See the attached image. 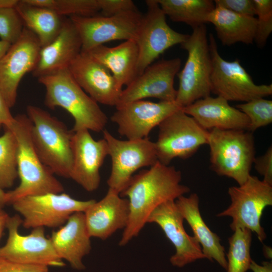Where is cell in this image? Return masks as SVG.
Masks as SVG:
<instances>
[{"label":"cell","mask_w":272,"mask_h":272,"mask_svg":"<svg viewBox=\"0 0 272 272\" xmlns=\"http://www.w3.org/2000/svg\"><path fill=\"white\" fill-rule=\"evenodd\" d=\"M181 179L180 171L158 161L148 169L133 175L120 193L128 199L129 208L128 223L119 241L120 246L125 245L139 235L158 207L190 191L188 186L181 184Z\"/></svg>","instance_id":"6da1fadb"},{"label":"cell","mask_w":272,"mask_h":272,"mask_svg":"<svg viewBox=\"0 0 272 272\" xmlns=\"http://www.w3.org/2000/svg\"><path fill=\"white\" fill-rule=\"evenodd\" d=\"M17 142V171L19 185L6 192L7 205L21 198L48 193L64 191L61 183L42 162L33 144L32 122L27 114H18L9 126Z\"/></svg>","instance_id":"7a4b0ae2"},{"label":"cell","mask_w":272,"mask_h":272,"mask_svg":"<svg viewBox=\"0 0 272 272\" xmlns=\"http://www.w3.org/2000/svg\"><path fill=\"white\" fill-rule=\"evenodd\" d=\"M46 93L45 105L54 109L59 107L73 117L74 132L87 129L103 131L108 122L106 114L98 103L78 84L68 69L38 78Z\"/></svg>","instance_id":"3957f363"},{"label":"cell","mask_w":272,"mask_h":272,"mask_svg":"<svg viewBox=\"0 0 272 272\" xmlns=\"http://www.w3.org/2000/svg\"><path fill=\"white\" fill-rule=\"evenodd\" d=\"M26 112L32 122L33 144L40 159L54 174L70 178L74 131L39 107L28 105Z\"/></svg>","instance_id":"277c9868"},{"label":"cell","mask_w":272,"mask_h":272,"mask_svg":"<svg viewBox=\"0 0 272 272\" xmlns=\"http://www.w3.org/2000/svg\"><path fill=\"white\" fill-rule=\"evenodd\" d=\"M207 144L211 169L220 176L233 179L239 185L244 183L255 158L252 132L214 128L209 130Z\"/></svg>","instance_id":"5b68a950"},{"label":"cell","mask_w":272,"mask_h":272,"mask_svg":"<svg viewBox=\"0 0 272 272\" xmlns=\"http://www.w3.org/2000/svg\"><path fill=\"white\" fill-rule=\"evenodd\" d=\"M192 32L181 46L187 58L178 72L179 87L175 103L181 108L210 96L212 61L205 24L192 28Z\"/></svg>","instance_id":"8992f818"},{"label":"cell","mask_w":272,"mask_h":272,"mask_svg":"<svg viewBox=\"0 0 272 272\" xmlns=\"http://www.w3.org/2000/svg\"><path fill=\"white\" fill-rule=\"evenodd\" d=\"M155 142L158 161L169 165L175 158L187 159L208 144L209 130L202 127L182 108L174 112L158 126Z\"/></svg>","instance_id":"52a82bcc"},{"label":"cell","mask_w":272,"mask_h":272,"mask_svg":"<svg viewBox=\"0 0 272 272\" xmlns=\"http://www.w3.org/2000/svg\"><path fill=\"white\" fill-rule=\"evenodd\" d=\"M228 194L230 205L217 216L231 217L232 231L237 228L249 229L262 242L266 235L260 219L265 208L272 205V185L250 175L243 184L229 187Z\"/></svg>","instance_id":"ba28073f"},{"label":"cell","mask_w":272,"mask_h":272,"mask_svg":"<svg viewBox=\"0 0 272 272\" xmlns=\"http://www.w3.org/2000/svg\"><path fill=\"white\" fill-rule=\"evenodd\" d=\"M209 45L212 61V93L228 101L244 102L272 94L271 84L256 85L238 59L229 61L220 55L212 34Z\"/></svg>","instance_id":"9c48e42d"},{"label":"cell","mask_w":272,"mask_h":272,"mask_svg":"<svg viewBox=\"0 0 272 272\" xmlns=\"http://www.w3.org/2000/svg\"><path fill=\"white\" fill-rule=\"evenodd\" d=\"M95 201L78 200L64 192L48 193L24 197L12 205L23 217V226L33 229L60 227L73 214L84 213Z\"/></svg>","instance_id":"30bf717a"},{"label":"cell","mask_w":272,"mask_h":272,"mask_svg":"<svg viewBox=\"0 0 272 272\" xmlns=\"http://www.w3.org/2000/svg\"><path fill=\"white\" fill-rule=\"evenodd\" d=\"M102 132L111 161L107 183L109 188L120 194L135 172L143 167H151L158 161L155 142L148 138L121 140L106 129Z\"/></svg>","instance_id":"8fae6325"},{"label":"cell","mask_w":272,"mask_h":272,"mask_svg":"<svg viewBox=\"0 0 272 272\" xmlns=\"http://www.w3.org/2000/svg\"><path fill=\"white\" fill-rule=\"evenodd\" d=\"M145 2L147 12L143 15L134 39L139 52L137 76L167 49L182 44L189 36L175 31L168 25L166 16L157 0Z\"/></svg>","instance_id":"7c38bea8"},{"label":"cell","mask_w":272,"mask_h":272,"mask_svg":"<svg viewBox=\"0 0 272 272\" xmlns=\"http://www.w3.org/2000/svg\"><path fill=\"white\" fill-rule=\"evenodd\" d=\"M22 223L19 216L9 217L6 225L8 237L6 244L0 247V256L23 263L59 267L65 266L49 238L46 237L44 227L33 228L28 235H22L19 232Z\"/></svg>","instance_id":"4fadbf2b"},{"label":"cell","mask_w":272,"mask_h":272,"mask_svg":"<svg viewBox=\"0 0 272 272\" xmlns=\"http://www.w3.org/2000/svg\"><path fill=\"white\" fill-rule=\"evenodd\" d=\"M143 14L139 10L112 16H72L82 43L81 51L87 52L104 43L117 40H134Z\"/></svg>","instance_id":"5bb4252c"},{"label":"cell","mask_w":272,"mask_h":272,"mask_svg":"<svg viewBox=\"0 0 272 272\" xmlns=\"http://www.w3.org/2000/svg\"><path fill=\"white\" fill-rule=\"evenodd\" d=\"M41 48L36 36L24 27L19 38L0 59V91L10 108L16 103L21 80L35 69Z\"/></svg>","instance_id":"9a60e30c"},{"label":"cell","mask_w":272,"mask_h":272,"mask_svg":"<svg viewBox=\"0 0 272 272\" xmlns=\"http://www.w3.org/2000/svg\"><path fill=\"white\" fill-rule=\"evenodd\" d=\"M181 65L179 58L162 59L152 63L122 89L115 107L147 98L175 102L177 90L174 86V78Z\"/></svg>","instance_id":"2e32d148"},{"label":"cell","mask_w":272,"mask_h":272,"mask_svg":"<svg viewBox=\"0 0 272 272\" xmlns=\"http://www.w3.org/2000/svg\"><path fill=\"white\" fill-rule=\"evenodd\" d=\"M181 108L175 102L139 100L116 107L110 120L117 124L121 136L140 140L148 138L154 127Z\"/></svg>","instance_id":"e0dca14e"},{"label":"cell","mask_w":272,"mask_h":272,"mask_svg":"<svg viewBox=\"0 0 272 272\" xmlns=\"http://www.w3.org/2000/svg\"><path fill=\"white\" fill-rule=\"evenodd\" d=\"M183 221L175 200H169L160 205L147 220V223L157 224L174 246L176 252L170 261L173 266L179 267L206 258L195 238L186 232Z\"/></svg>","instance_id":"ac0fdd59"},{"label":"cell","mask_w":272,"mask_h":272,"mask_svg":"<svg viewBox=\"0 0 272 272\" xmlns=\"http://www.w3.org/2000/svg\"><path fill=\"white\" fill-rule=\"evenodd\" d=\"M72 152L70 178L88 192L96 190L100 183V168L108 156L105 140H95L87 129L74 132Z\"/></svg>","instance_id":"d6986e66"},{"label":"cell","mask_w":272,"mask_h":272,"mask_svg":"<svg viewBox=\"0 0 272 272\" xmlns=\"http://www.w3.org/2000/svg\"><path fill=\"white\" fill-rule=\"evenodd\" d=\"M68 70L78 84L98 103L116 106L122 88L104 65L81 51Z\"/></svg>","instance_id":"ffe728a7"},{"label":"cell","mask_w":272,"mask_h":272,"mask_svg":"<svg viewBox=\"0 0 272 272\" xmlns=\"http://www.w3.org/2000/svg\"><path fill=\"white\" fill-rule=\"evenodd\" d=\"M84 215L90 236L105 240L126 227L129 215L128 200L108 188L105 196L98 201L95 200Z\"/></svg>","instance_id":"44dd1931"},{"label":"cell","mask_w":272,"mask_h":272,"mask_svg":"<svg viewBox=\"0 0 272 272\" xmlns=\"http://www.w3.org/2000/svg\"><path fill=\"white\" fill-rule=\"evenodd\" d=\"M228 101L217 96L199 99L182 108L203 128L247 130L249 120L237 108L230 105Z\"/></svg>","instance_id":"7402d4cb"},{"label":"cell","mask_w":272,"mask_h":272,"mask_svg":"<svg viewBox=\"0 0 272 272\" xmlns=\"http://www.w3.org/2000/svg\"><path fill=\"white\" fill-rule=\"evenodd\" d=\"M79 34L70 18L65 19L58 35L41 48L37 64L32 72L37 79L68 69L73 60L81 52Z\"/></svg>","instance_id":"603a6c76"},{"label":"cell","mask_w":272,"mask_h":272,"mask_svg":"<svg viewBox=\"0 0 272 272\" xmlns=\"http://www.w3.org/2000/svg\"><path fill=\"white\" fill-rule=\"evenodd\" d=\"M91 237L85 223L84 212L73 214L49 238L52 246L62 259L66 260L74 269L83 270V258L91 250Z\"/></svg>","instance_id":"cb8c5ba5"},{"label":"cell","mask_w":272,"mask_h":272,"mask_svg":"<svg viewBox=\"0 0 272 272\" xmlns=\"http://www.w3.org/2000/svg\"><path fill=\"white\" fill-rule=\"evenodd\" d=\"M175 201L184 220L190 226L206 258L215 260L226 270L227 261L224 247L220 243L219 236L212 232L203 221L199 212L197 194L191 193L188 197L182 195Z\"/></svg>","instance_id":"d4e9b609"},{"label":"cell","mask_w":272,"mask_h":272,"mask_svg":"<svg viewBox=\"0 0 272 272\" xmlns=\"http://www.w3.org/2000/svg\"><path fill=\"white\" fill-rule=\"evenodd\" d=\"M86 53L107 67L121 88L137 77L139 52L134 40L114 47L99 45Z\"/></svg>","instance_id":"484cf974"},{"label":"cell","mask_w":272,"mask_h":272,"mask_svg":"<svg viewBox=\"0 0 272 272\" xmlns=\"http://www.w3.org/2000/svg\"><path fill=\"white\" fill-rule=\"evenodd\" d=\"M208 23L215 27L217 36L224 45L240 42L252 44L254 40L256 18L235 13L216 6L210 14Z\"/></svg>","instance_id":"4316f807"},{"label":"cell","mask_w":272,"mask_h":272,"mask_svg":"<svg viewBox=\"0 0 272 272\" xmlns=\"http://www.w3.org/2000/svg\"><path fill=\"white\" fill-rule=\"evenodd\" d=\"M24 27L37 37L41 47L51 41L60 32L65 19L53 10L19 1L15 7Z\"/></svg>","instance_id":"83f0119b"},{"label":"cell","mask_w":272,"mask_h":272,"mask_svg":"<svg viewBox=\"0 0 272 272\" xmlns=\"http://www.w3.org/2000/svg\"><path fill=\"white\" fill-rule=\"evenodd\" d=\"M166 16L176 22L185 23L192 28L208 23L215 7L211 0H157Z\"/></svg>","instance_id":"f1b7e54d"},{"label":"cell","mask_w":272,"mask_h":272,"mask_svg":"<svg viewBox=\"0 0 272 272\" xmlns=\"http://www.w3.org/2000/svg\"><path fill=\"white\" fill-rule=\"evenodd\" d=\"M229 238L227 257V272H246L251 261L250 246L252 232L247 229L237 228Z\"/></svg>","instance_id":"f546056e"},{"label":"cell","mask_w":272,"mask_h":272,"mask_svg":"<svg viewBox=\"0 0 272 272\" xmlns=\"http://www.w3.org/2000/svg\"><path fill=\"white\" fill-rule=\"evenodd\" d=\"M4 127L0 136V188L11 187L18 177L17 142L13 131Z\"/></svg>","instance_id":"4dcf8cb0"},{"label":"cell","mask_w":272,"mask_h":272,"mask_svg":"<svg viewBox=\"0 0 272 272\" xmlns=\"http://www.w3.org/2000/svg\"><path fill=\"white\" fill-rule=\"evenodd\" d=\"M35 6L51 9L59 15L90 17L100 11L98 0H25Z\"/></svg>","instance_id":"1f68e13d"},{"label":"cell","mask_w":272,"mask_h":272,"mask_svg":"<svg viewBox=\"0 0 272 272\" xmlns=\"http://www.w3.org/2000/svg\"><path fill=\"white\" fill-rule=\"evenodd\" d=\"M236 107L248 118V131L251 132L272 122L271 100L259 98L239 104Z\"/></svg>","instance_id":"d6a6232c"},{"label":"cell","mask_w":272,"mask_h":272,"mask_svg":"<svg viewBox=\"0 0 272 272\" xmlns=\"http://www.w3.org/2000/svg\"><path fill=\"white\" fill-rule=\"evenodd\" d=\"M257 15L254 40L262 47L272 32V1L253 0Z\"/></svg>","instance_id":"836d02e7"},{"label":"cell","mask_w":272,"mask_h":272,"mask_svg":"<svg viewBox=\"0 0 272 272\" xmlns=\"http://www.w3.org/2000/svg\"><path fill=\"white\" fill-rule=\"evenodd\" d=\"M24 28L15 7L0 8L1 40L13 44L21 35Z\"/></svg>","instance_id":"e575fe53"},{"label":"cell","mask_w":272,"mask_h":272,"mask_svg":"<svg viewBox=\"0 0 272 272\" xmlns=\"http://www.w3.org/2000/svg\"><path fill=\"white\" fill-rule=\"evenodd\" d=\"M101 16H112L138 10L131 0H98Z\"/></svg>","instance_id":"d590c367"},{"label":"cell","mask_w":272,"mask_h":272,"mask_svg":"<svg viewBox=\"0 0 272 272\" xmlns=\"http://www.w3.org/2000/svg\"><path fill=\"white\" fill-rule=\"evenodd\" d=\"M215 5L227 9L235 13L249 17H255L253 0H215Z\"/></svg>","instance_id":"8d00e7d4"},{"label":"cell","mask_w":272,"mask_h":272,"mask_svg":"<svg viewBox=\"0 0 272 272\" xmlns=\"http://www.w3.org/2000/svg\"><path fill=\"white\" fill-rule=\"evenodd\" d=\"M0 272H49L44 265L18 262L0 256Z\"/></svg>","instance_id":"74e56055"},{"label":"cell","mask_w":272,"mask_h":272,"mask_svg":"<svg viewBox=\"0 0 272 272\" xmlns=\"http://www.w3.org/2000/svg\"><path fill=\"white\" fill-rule=\"evenodd\" d=\"M257 172L263 177L264 182L272 185V147L270 146L262 156L255 157L253 161Z\"/></svg>","instance_id":"f35d334b"},{"label":"cell","mask_w":272,"mask_h":272,"mask_svg":"<svg viewBox=\"0 0 272 272\" xmlns=\"http://www.w3.org/2000/svg\"><path fill=\"white\" fill-rule=\"evenodd\" d=\"M14 120V117L10 111V108L0 91V129L2 126H9Z\"/></svg>","instance_id":"ab89813d"},{"label":"cell","mask_w":272,"mask_h":272,"mask_svg":"<svg viewBox=\"0 0 272 272\" xmlns=\"http://www.w3.org/2000/svg\"><path fill=\"white\" fill-rule=\"evenodd\" d=\"M249 269L253 272H272V263L269 261H263L261 265L252 260Z\"/></svg>","instance_id":"60d3db41"},{"label":"cell","mask_w":272,"mask_h":272,"mask_svg":"<svg viewBox=\"0 0 272 272\" xmlns=\"http://www.w3.org/2000/svg\"><path fill=\"white\" fill-rule=\"evenodd\" d=\"M9 217L8 214L3 209H0V239L2 236L4 229L6 228L7 223Z\"/></svg>","instance_id":"b9f144b4"},{"label":"cell","mask_w":272,"mask_h":272,"mask_svg":"<svg viewBox=\"0 0 272 272\" xmlns=\"http://www.w3.org/2000/svg\"><path fill=\"white\" fill-rule=\"evenodd\" d=\"M19 0H0V8L15 7Z\"/></svg>","instance_id":"7bdbcfd3"},{"label":"cell","mask_w":272,"mask_h":272,"mask_svg":"<svg viewBox=\"0 0 272 272\" xmlns=\"http://www.w3.org/2000/svg\"><path fill=\"white\" fill-rule=\"evenodd\" d=\"M11 44L9 42L0 40V59L9 50Z\"/></svg>","instance_id":"ee69618b"},{"label":"cell","mask_w":272,"mask_h":272,"mask_svg":"<svg viewBox=\"0 0 272 272\" xmlns=\"http://www.w3.org/2000/svg\"><path fill=\"white\" fill-rule=\"evenodd\" d=\"M6 196V192L4 191V189L0 188V209H3L7 205Z\"/></svg>","instance_id":"f6af8a7d"}]
</instances>
